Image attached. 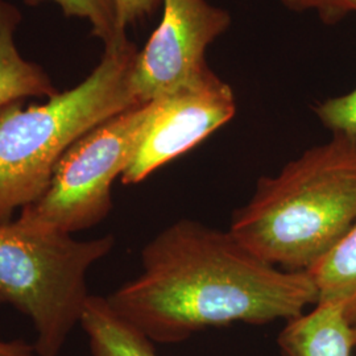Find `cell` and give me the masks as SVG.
I'll list each match as a JSON object with an SVG mask.
<instances>
[{
    "label": "cell",
    "mask_w": 356,
    "mask_h": 356,
    "mask_svg": "<svg viewBox=\"0 0 356 356\" xmlns=\"http://www.w3.org/2000/svg\"><path fill=\"white\" fill-rule=\"evenodd\" d=\"M20 22V11L7 0H0V108L29 97L49 99L58 94L45 70L17 51L15 33Z\"/></svg>",
    "instance_id": "obj_9"
},
{
    "label": "cell",
    "mask_w": 356,
    "mask_h": 356,
    "mask_svg": "<svg viewBox=\"0 0 356 356\" xmlns=\"http://www.w3.org/2000/svg\"><path fill=\"white\" fill-rule=\"evenodd\" d=\"M235 113L234 90L216 73L153 101L152 116L122 184H140L227 124Z\"/></svg>",
    "instance_id": "obj_7"
},
{
    "label": "cell",
    "mask_w": 356,
    "mask_h": 356,
    "mask_svg": "<svg viewBox=\"0 0 356 356\" xmlns=\"http://www.w3.org/2000/svg\"><path fill=\"white\" fill-rule=\"evenodd\" d=\"M355 222L356 141L332 135L260 178L229 231L269 264L307 272Z\"/></svg>",
    "instance_id": "obj_2"
},
{
    "label": "cell",
    "mask_w": 356,
    "mask_h": 356,
    "mask_svg": "<svg viewBox=\"0 0 356 356\" xmlns=\"http://www.w3.org/2000/svg\"><path fill=\"white\" fill-rule=\"evenodd\" d=\"M152 111L153 102L135 106L79 138L58 160L47 191L17 220L64 235L98 226L113 210V184L131 164Z\"/></svg>",
    "instance_id": "obj_5"
},
{
    "label": "cell",
    "mask_w": 356,
    "mask_h": 356,
    "mask_svg": "<svg viewBox=\"0 0 356 356\" xmlns=\"http://www.w3.org/2000/svg\"><path fill=\"white\" fill-rule=\"evenodd\" d=\"M306 273L317 289V304L339 306L351 323L356 317V222Z\"/></svg>",
    "instance_id": "obj_10"
},
{
    "label": "cell",
    "mask_w": 356,
    "mask_h": 356,
    "mask_svg": "<svg viewBox=\"0 0 356 356\" xmlns=\"http://www.w3.org/2000/svg\"><path fill=\"white\" fill-rule=\"evenodd\" d=\"M139 51L127 35L104 45L102 60L76 88L24 108H0V225L47 191L58 160L91 129L139 106L131 76Z\"/></svg>",
    "instance_id": "obj_3"
},
{
    "label": "cell",
    "mask_w": 356,
    "mask_h": 356,
    "mask_svg": "<svg viewBox=\"0 0 356 356\" xmlns=\"http://www.w3.org/2000/svg\"><path fill=\"white\" fill-rule=\"evenodd\" d=\"M163 19L139 51L131 76L136 101L153 102L214 73L206 51L231 26V15L207 0H161Z\"/></svg>",
    "instance_id": "obj_6"
},
{
    "label": "cell",
    "mask_w": 356,
    "mask_h": 356,
    "mask_svg": "<svg viewBox=\"0 0 356 356\" xmlns=\"http://www.w3.org/2000/svg\"><path fill=\"white\" fill-rule=\"evenodd\" d=\"M29 6L51 1L57 4L69 17L89 22L91 32L101 38L104 45L126 36L118 24L114 0H24Z\"/></svg>",
    "instance_id": "obj_12"
},
{
    "label": "cell",
    "mask_w": 356,
    "mask_h": 356,
    "mask_svg": "<svg viewBox=\"0 0 356 356\" xmlns=\"http://www.w3.org/2000/svg\"><path fill=\"white\" fill-rule=\"evenodd\" d=\"M118 24L126 32L127 26L154 13L161 0H114Z\"/></svg>",
    "instance_id": "obj_15"
},
{
    "label": "cell",
    "mask_w": 356,
    "mask_h": 356,
    "mask_svg": "<svg viewBox=\"0 0 356 356\" xmlns=\"http://www.w3.org/2000/svg\"><path fill=\"white\" fill-rule=\"evenodd\" d=\"M0 356H38L35 346L26 343L22 339L1 341L0 339Z\"/></svg>",
    "instance_id": "obj_16"
},
{
    "label": "cell",
    "mask_w": 356,
    "mask_h": 356,
    "mask_svg": "<svg viewBox=\"0 0 356 356\" xmlns=\"http://www.w3.org/2000/svg\"><path fill=\"white\" fill-rule=\"evenodd\" d=\"M351 332H353V342H354V347L356 348V317L351 321Z\"/></svg>",
    "instance_id": "obj_17"
},
{
    "label": "cell",
    "mask_w": 356,
    "mask_h": 356,
    "mask_svg": "<svg viewBox=\"0 0 356 356\" xmlns=\"http://www.w3.org/2000/svg\"><path fill=\"white\" fill-rule=\"evenodd\" d=\"M282 356H351V325L339 306L317 304L286 322L277 338Z\"/></svg>",
    "instance_id": "obj_8"
},
{
    "label": "cell",
    "mask_w": 356,
    "mask_h": 356,
    "mask_svg": "<svg viewBox=\"0 0 356 356\" xmlns=\"http://www.w3.org/2000/svg\"><path fill=\"white\" fill-rule=\"evenodd\" d=\"M314 113L332 135L356 141V89L318 103Z\"/></svg>",
    "instance_id": "obj_13"
},
{
    "label": "cell",
    "mask_w": 356,
    "mask_h": 356,
    "mask_svg": "<svg viewBox=\"0 0 356 356\" xmlns=\"http://www.w3.org/2000/svg\"><path fill=\"white\" fill-rule=\"evenodd\" d=\"M114 245L113 235L76 241L17 219L0 225V304L32 321L38 356L60 355L89 298L88 272Z\"/></svg>",
    "instance_id": "obj_4"
},
{
    "label": "cell",
    "mask_w": 356,
    "mask_h": 356,
    "mask_svg": "<svg viewBox=\"0 0 356 356\" xmlns=\"http://www.w3.org/2000/svg\"><path fill=\"white\" fill-rule=\"evenodd\" d=\"M106 298L153 343L175 344L209 327L288 322L318 296L306 272L269 264L229 231L181 219L144 245L140 275Z\"/></svg>",
    "instance_id": "obj_1"
},
{
    "label": "cell",
    "mask_w": 356,
    "mask_h": 356,
    "mask_svg": "<svg viewBox=\"0 0 356 356\" xmlns=\"http://www.w3.org/2000/svg\"><path fill=\"white\" fill-rule=\"evenodd\" d=\"M153 344L126 319L113 317L95 330L90 350L92 356H159Z\"/></svg>",
    "instance_id": "obj_11"
},
{
    "label": "cell",
    "mask_w": 356,
    "mask_h": 356,
    "mask_svg": "<svg viewBox=\"0 0 356 356\" xmlns=\"http://www.w3.org/2000/svg\"><path fill=\"white\" fill-rule=\"evenodd\" d=\"M284 7L294 13H316L326 24L342 22L350 13H356V0H280Z\"/></svg>",
    "instance_id": "obj_14"
}]
</instances>
